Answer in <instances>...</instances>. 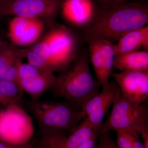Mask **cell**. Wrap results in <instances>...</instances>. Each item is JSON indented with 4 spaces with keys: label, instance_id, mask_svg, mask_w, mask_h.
<instances>
[{
    "label": "cell",
    "instance_id": "6da1fadb",
    "mask_svg": "<svg viewBox=\"0 0 148 148\" xmlns=\"http://www.w3.org/2000/svg\"><path fill=\"white\" fill-rule=\"evenodd\" d=\"M148 23V6L138 1L123 5L101 8L92 23L82 30L83 42L104 40L115 44L127 32Z\"/></svg>",
    "mask_w": 148,
    "mask_h": 148
},
{
    "label": "cell",
    "instance_id": "7a4b0ae2",
    "mask_svg": "<svg viewBox=\"0 0 148 148\" xmlns=\"http://www.w3.org/2000/svg\"><path fill=\"white\" fill-rule=\"evenodd\" d=\"M89 61L88 51L83 49L71 65L57 76L48 92L81 109L85 102L99 92L101 86L91 74Z\"/></svg>",
    "mask_w": 148,
    "mask_h": 148
},
{
    "label": "cell",
    "instance_id": "3957f363",
    "mask_svg": "<svg viewBox=\"0 0 148 148\" xmlns=\"http://www.w3.org/2000/svg\"><path fill=\"white\" fill-rule=\"evenodd\" d=\"M26 106L41 132L58 130L70 135L85 117L80 110L66 101L31 100L26 102Z\"/></svg>",
    "mask_w": 148,
    "mask_h": 148
},
{
    "label": "cell",
    "instance_id": "277c9868",
    "mask_svg": "<svg viewBox=\"0 0 148 148\" xmlns=\"http://www.w3.org/2000/svg\"><path fill=\"white\" fill-rule=\"evenodd\" d=\"M112 106L110 116L100 128L103 131H132L141 135L148 129L147 108L142 104L138 105L130 101L119 88Z\"/></svg>",
    "mask_w": 148,
    "mask_h": 148
},
{
    "label": "cell",
    "instance_id": "5b68a950",
    "mask_svg": "<svg viewBox=\"0 0 148 148\" xmlns=\"http://www.w3.org/2000/svg\"><path fill=\"white\" fill-rule=\"evenodd\" d=\"M43 39L49 50L53 73L64 71L71 65L79 54L83 42L80 35L64 25L54 26Z\"/></svg>",
    "mask_w": 148,
    "mask_h": 148
},
{
    "label": "cell",
    "instance_id": "8992f818",
    "mask_svg": "<svg viewBox=\"0 0 148 148\" xmlns=\"http://www.w3.org/2000/svg\"><path fill=\"white\" fill-rule=\"evenodd\" d=\"M33 118L19 104L0 109V142L18 145L30 142L34 134Z\"/></svg>",
    "mask_w": 148,
    "mask_h": 148
},
{
    "label": "cell",
    "instance_id": "52a82bcc",
    "mask_svg": "<svg viewBox=\"0 0 148 148\" xmlns=\"http://www.w3.org/2000/svg\"><path fill=\"white\" fill-rule=\"evenodd\" d=\"M64 0H5L0 3V16L14 15L39 18L51 29L61 11Z\"/></svg>",
    "mask_w": 148,
    "mask_h": 148
},
{
    "label": "cell",
    "instance_id": "ba28073f",
    "mask_svg": "<svg viewBox=\"0 0 148 148\" xmlns=\"http://www.w3.org/2000/svg\"><path fill=\"white\" fill-rule=\"evenodd\" d=\"M89 58L92 64L96 79L103 90L109 89V77L113 68L115 54L114 44L104 40H94L88 43Z\"/></svg>",
    "mask_w": 148,
    "mask_h": 148
},
{
    "label": "cell",
    "instance_id": "9c48e42d",
    "mask_svg": "<svg viewBox=\"0 0 148 148\" xmlns=\"http://www.w3.org/2000/svg\"><path fill=\"white\" fill-rule=\"evenodd\" d=\"M95 129L85 117L68 136L60 130L41 132L39 145L42 148H77L90 138Z\"/></svg>",
    "mask_w": 148,
    "mask_h": 148
},
{
    "label": "cell",
    "instance_id": "30bf717a",
    "mask_svg": "<svg viewBox=\"0 0 148 148\" xmlns=\"http://www.w3.org/2000/svg\"><path fill=\"white\" fill-rule=\"evenodd\" d=\"M120 90L130 101L142 104L148 96V72L130 71L113 73Z\"/></svg>",
    "mask_w": 148,
    "mask_h": 148
},
{
    "label": "cell",
    "instance_id": "8fae6325",
    "mask_svg": "<svg viewBox=\"0 0 148 148\" xmlns=\"http://www.w3.org/2000/svg\"><path fill=\"white\" fill-rule=\"evenodd\" d=\"M99 8L94 0H64L60 12L69 24L83 30L92 23Z\"/></svg>",
    "mask_w": 148,
    "mask_h": 148
},
{
    "label": "cell",
    "instance_id": "7c38bea8",
    "mask_svg": "<svg viewBox=\"0 0 148 148\" xmlns=\"http://www.w3.org/2000/svg\"><path fill=\"white\" fill-rule=\"evenodd\" d=\"M108 90H102L83 104L80 110L88 122L96 129H100L103 119L112 105L116 92L119 89L116 83L110 82Z\"/></svg>",
    "mask_w": 148,
    "mask_h": 148
},
{
    "label": "cell",
    "instance_id": "4fadbf2b",
    "mask_svg": "<svg viewBox=\"0 0 148 148\" xmlns=\"http://www.w3.org/2000/svg\"><path fill=\"white\" fill-rule=\"evenodd\" d=\"M44 24L39 18L14 16L9 23L8 36L15 45L33 44L42 33Z\"/></svg>",
    "mask_w": 148,
    "mask_h": 148
},
{
    "label": "cell",
    "instance_id": "5bb4252c",
    "mask_svg": "<svg viewBox=\"0 0 148 148\" xmlns=\"http://www.w3.org/2000/svg\"><path fill=\"white\" fill-rule=\"evenodd\" d=\"M56 79L57 76L53 73L43 71L32 77L17 79L16 83L24 92L30 96L31 100L38 101L52 87Z\"/></svg>",
    "mask_w": 148,
    "mask_h": 148
},
{
    "label": "cell",
    "instance_id": "9a60e30c",
    "mask_svg": "<svg viewBox=\"0 0 148 148\" xmlns=\"http://www.w3.org/2000/svg\"><path fill=\"white\" fill-rule=\"evenodd\" d=\"M148 50V26L132 30L123 35L114 45L115 55L138 51Z\"/></svg>",
    "mask_w": 148,
    "mask_h": 148
},
{
    "label": "cell",
    "instance_id": "2e32d148",
    "mask_svg": "<svg viewBox=\"0 0 148 148\" xmlns=\"http://www.w3.org/2000/svg\"><path fill=\"white\" fill-rule=\"evenodd\" d=\"M113 68L121 72H148V51H136L115 56Z\"/></svg>",
    "mask_w": 148,
    "mask_h": 148
},
{
    "label": "cell",
    "instance_id": "e0dca14e",
    "mask_svg": "<svg viewBox=\"0 0 148 148\" xmlns=\"http://www.w3.org/2000/svg\"><path fill=\"white\" fill-rule=\"evenodd\" d=\"M26 57L29 64L42 71L53 73L49 50L43 39L27 49Z\"/></svg>",
    "mask_w": 148,
    "mask_h": 148
},
{
    "label": "cell",
    "instance_id": "ac0fdd59",
    "mask_svg": "<svg viewBox=\"0 0 148 148\" xmlns=\"http://www.w3.org/2000/svg\"><path fill=\"white\" fill-rule=\"evenodd\" d=\"M24 93L16 82L0 80V109L12 104L23 106Z\"/></svg>",
    "mask_w": 148,
    "mask_h": 148
},
{
    "label": "cell",
    "instance_id": "d6986e66",
    "mask_svg": "<svg viewBox=\"0 0 148 148\" xmlns=\"http://www.w3.org/2000/svg\"><path fill=\"white\" fill-rule=\"evenodd\" d=\"M27 49H20L12 43L0 40V70L16 66L26 57Z\"/></svg>",
    "mask_w": 148,
    "mask_h": 148
},
{
    "label": "cell",
    "instance_id": "ffe728a7",
    "mask_svg": "<svg viewBox=\"0 0 148 148\" xmlns=\"http://www.w3.org/2000/svg\"><path fill=\"white\" fill-rule=\"evenodd\" d=\"M42 70L31 64H24L19 61L17 66V81L18 79H26L36 75Z\"/></svg>",
    "mask_w": 148,
    "mask_h": 148
},
{
    "label": "cell",
    "instance_id": "44dd1931",
    "mask_svg": "<svg viewBox=\"0 0 148 148\" xmlns=\"http://www.w3.org/2000/svg\"><path fill=\"white\" fill-rule=\"evenodd\" d=\"M97 144L99 148H118L109 132L103 131L101 128L98 131Z\"/></svg>",
    "mask_w": 148,
    "mask_h": 148
},
{
    "label": "cell",
    "instance_id": "7402d4cb",
    "mask_svg": "<svg viewBox=\"0 0 148 148\" xmlns=\"http://www.w3.org/2000/svg\"><path fill=\"white\" fill-rule=\"evenodd\" d=\"M17 64L0 70V80L16 82Z\"/></svg>",
    "mask_w": 148,
    "mask_h": 148
},
{
    "label": "cell",
    "instance_id": "603a6c76",
    "mask_svg": "<svg viewBox=\"0 0 148 148\" xmlns=\"http://www.w3.org/2000/svg\"><path fill=\"white\" fill-rule=\"evenodd\" d=\"M116 144L118 148H134L128 135L124 130H116Z\"/></svg>",
    "mask_w": 148,
    "mask_h": 148
},
{
    "label": "cell",
    "instance_id": "cb8c5ba5",
    "mask_svg": "<svg viewBox=\"0 0 148 148\" xmlns=\"http://www.w3.org/2000/svg\"><path fill=\"white\" fill-rule=\"evenodd\" d=\"M138 0H96V2L101 8H107L123 5Z\"/></svg>",
    "mask_w": 148,
    "mask_h": 148
},
{
    "label": "cell",
    "instance_id": "d4e9b609",
    "mask_svg": "<svg viewBox=\"0 0 148 148\" xmlns=\"http://www.w3.org/2000/svg\"><path fill=\"white\" fill-rule=\"evenodd\" d=\"M99 129H95L90 138L77 148H94L98 142V131Z\"/></svg>",
    "mask_w": 148,
    "mask_h": 148
},
{
    "label": "cell",
    "instance_id": "484cf974",
    "mask_svg": "<svg viewBox=\"0 0 148 148\" xmlns=\"http://www.w3.org/2000/svg\"><path fill=\"white\" fill-rule=\"evenodd\" d=\"M129 137L132 146L134 148H145L143 143L139 139V134L135 131H125Z\"/></svg>",
    "mask_w": 148,
    "mask_h": 148
},
{
    "label": "cell",
    "instance_id": "4316f807",
    "mask_svg": "<svg viewBox=\"0 0 148 148\" xmlns=\"http://www.w3.org/2000/svg\"><path fill=\"white\" fill-rule=\"evenodd\" d=\"M140 135L143 138V143L144 148H148V129L145 130Z\"/></svg>",
    "mask_w": 148,
    "mask_h": 148
},
{
    "label": "cell",
    "instance_id": "83f0119b",
    "mask_svg": "<svg viewBox=\"0 0 148 148\" xmlns=\"http://www.w3.org/2000/svg\"><path fill=\"white\" fill-rule=\"evenodd\" d=\"M10 148H25V144L22 145H9Z\"/></svg>",
    "mask_w": 148,
    "mask_h": 148
},
{
    "label": "cell",
    "instance_id": "f1b7e54d",
    "mask_svg": "<svg viewBox=\"0 0 148 148\" xmlns=\"http://www.w3.org/2000/svg\"><path fill=\"white\" fill-rule=\"evenodd\" d=\"M6 145L4 143L0 142V148H5Z\"/></svg>",
    "mask_w": 148,
    "mask_h": 148
},
{
    "label": "cell",
    "instance_id": "f546056e",
    "mask_svg": "<svg viewBox=\"0 0 148 148\" xmlns=\"http://www.w3.org/2000/svg\"><path fill=\"white\" fill-rule=\"evenodd\" d=\"M94 148H99V147H98V145H97V144H96V145H95V147H94Z\"/></svg>",
    "mask_w": 148,
    "mask_h": 148
},
{
    "label": "cell",
    "instance_id": "4dcf8cb0",
    "mask_svg": "<svg viewBox=\"0 0 148 148\" xmlns=\"http://www.w3.org/2000/svg\"><path fill=\"white\" fill-rule=\"evenodd\" d=\"M5 1V0H0V3L2 2L3 1Z\"/></svg>",
    "mask_w": 148,
    "mask_h": 148
},
{
    "label": "cell",
    "instance_id": "1f68e13d",
    "mask_svg": "<svg viewBox=\"0 0 148 148\" xmlns=\"http://www.w3.org/2000/svg\"><path fill=\"white\" fill-rule=\"evenodd\" d=\"M1 40V37H0V40Z\"/></svg>",
    "mask_w": 148,
    "mask_h": 148
},
{
    "label": "cell",
    "instance_id": "d6a6232c",
    "mask_svg": "<svg viewBox=\"0 0 148 148\" xmlns=\"http://www.w3.org/2000/svg\"><path fill=\"white\" fill-rule=\"evenodd\" d=\"M39 148H41V147H39Z\"/></svg>",
    "mask_w": 148,
    "mask_h": 148
}]
</instances>
